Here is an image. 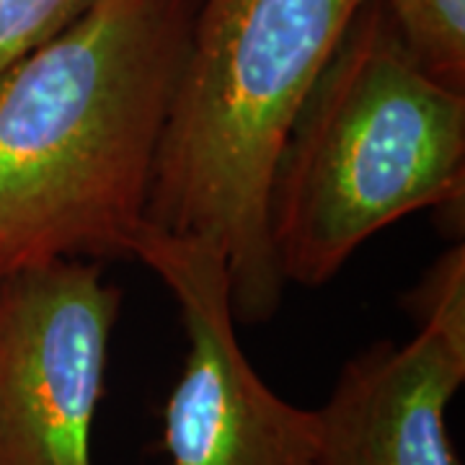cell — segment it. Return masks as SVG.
<instances>
[{
  "mask_svg": "<svg viewBox=\"0 0 465 465\" xmlns=\"http://www.w3.org/2000/svg\"><path fill=\"white\" fill-rule=\"evenodd\" d=\"M411 313L419 326H442L450 331L465 333V251L463 243L445 251L432 269L416 284L411 298Z\"/></svg>",
  "mask_w": 465,
  "mask_h": 465,
  "instance_id": "cell-9",
  "label": "cell"
},
{
  "mask_svg": "<svg viewBox=\"0 0 465 465\" xmlns=\"http://www.w3.org/2000/svg\"><path fill=\"white\" fill-rule=\"evenodd\" d=\"M197 0H96L0 73V277L134 256Z\"/></svg>",
  "mask_w": 465,
  "mask_h": 465,
  "instance_id": "cell-1",
  "label": "cell"
},
{
  "mask_svg": "<svg viewBox=\"0 0 465 465\" xmlns=\"http://www.w3.org/2000/svg\"><path fill=\"white\" fill-rule=\"evenodd\" d=\"M403 45L434 81L465 94V0H381Z\"/></svg>",
  "mask_w": 465,
  "mask_h": 465,
  "instance_id": "cell-7",
  "label": "cell"
},
{
  "mask_svg": "<svg viewBox=\"0 0 465 465\" xmlns=\"http://www.w3.org/2000/svg\"><path fill=\"white\" fill-rule=\"evenodd\" d=\"M96 0H0V73L39 47Z\"/></svg>",
  "mask_w": 465,
  "mask_h": 465,
  "instance_id": "cell-8",
  "label": "cell"
},
{
  "mask_svg": "<svg viewBox=\"0 0 465 465\" xmlns=\"http://www.w3.org/2000/svg\"><path fill=\"white\" fill-rule=\"evenodd\" d=\"M119 305L99 262L60 259L0 277V465H94Z\"/></svg>",
  "mask_w": 465,
  "mask_h": 465,
  "instance_id": "cell-5",
  "label": "cell"
},
{
  "mask_svg": "<svg viewBox=\"0 0 465 465\" xmlns=\"http://www.w3.org/2000/svg\"><path fill=\"white\" fill-rule=\"evenodd\" d=\"M134 259L171 290L186 336L182 372L163 406L168 465H316V409L277 396L243 354L225 262L150 225Z\"/></svg>",
  "mask_w": 465,
  "mask_h": 465,
  "instance_id": "cell-4",
  "label": "cell"
},
{
  "mask_svg": "<svg viewBox=\"0 0 465 465\" xmlns=\"http://www.w3.org/2000/svg\"><path fill=\"white\" fill-rule=\"evenodd\" d=\"M465 382V333L419 326L351 357L316 409V465H458L448 406Z\"/></svg>",
  "mask_w": 465,
  "mask_h": 465,
  "instance_id": "cell-6",
  "label": "cell"
},
{
  "mask_svg": "<svg viewBox=\"0 0 465 465\" xmlns=\"http://www.w3.org/2000/svg\"><path fill=\"white\" fill-rule=\"evenodd\" d=\"M465 94L419 65L381 0L351 21L280 150L266 228L282 282L321 287L375 232L455 207Z\"/></svg>",
  "mask_w": 465,
  "mask_h": 465,
  "instance_id": "cell-3",
  "label": "cell"
},
{
  "mask_svg": "<svg viewBox=\"0 0 465 465\" xmlns=\"http://www.w3.org/2000/svg\"><path fill=\"white\" fill-rule=\"evenodd\" d=\"M370 0H197L145 223L213 249L235 321L274 316L266 228L274 166L300 106Z\"/></svg>",
  "mask_w": 465,
  "mask_h": 465,
  "instance_id": "cell-2",
  "label": "cell"
}]
</instances>
